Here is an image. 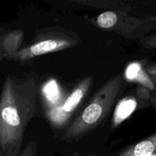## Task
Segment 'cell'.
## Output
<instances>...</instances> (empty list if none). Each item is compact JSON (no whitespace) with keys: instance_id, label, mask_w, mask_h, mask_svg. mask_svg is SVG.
<instances>
[{"instance_id":"8992f818","label":"cell","mask_w":156,"mask_h":156,"mask_svg":"<svg viewBox=\"0 0 156 156\" xmlns=\"http://www.w3.org/2000/svg\"><path fill=\"white\" fill-rule=\"evenodd\" d=\"M137 106L134 98H125L119 103L114 114V126H117L132 114Z\"/></svg>"},{"instance_id":"3957f363","label":"cell","mask_w":156,"mask_h":156,"mask_svg":"<svg viewBox=\"0 0 156 156\" xmlns=\"http://www.w3.org/2000/svg\"><path fill=\"white\" fill-rule=\"evenodd\" d=\"M91 78L83 79L64 101L59 103L54 108H50L47 117L54 126H62L70 118L75 110L86 95L91 85Z\"/></svg>"},{"instance_id":"30bf717a","label":"cell","mask_w":156,"mask_h":156,"mask_svg":"<svg viewBox=\"0 0 156 156\" xmlns=\"http://www.w3.org/2000/svg\"><path fill=\"white\" fill-rule=\"evenodd\" d=\"M118 21V17L113 12H105L101 14L97 18V23L101 27L111 28L114 27Z\"/></svg>"},{"instance_id":"ba28073f","label":"cell","mask_w":156,"mask_h":156,"mask_svg":"<svg viewBox=\"0 0 156 156\" xmlns=\"http://www.w3.org/2000/svg\"><path fill=\"white\" fill-rule=\"evenodd\" d=\"M43 93L46 100L50 105L51 108L59 104L60 99V91L58 84L55 80H50L46 84L43 88Z\"/></svg>"},{"instance_id":"5b68a950","label":"cell","mask_w":156,"mask_h":156,"mask_svg":"<svg viewBox=\"0 0 156 156\" xmlns=\"http://www.w3.org/2000/svg\"><path fill=\"white\" fill-rule=\"evenodd\" d=\"M23 37V32L21 30H5L2 28L0 41L2 47L4 56L12 59L18 51Z\"/></svg>"},{"instance_id":"52a82bcc","label":"cell","mask_w":156,"mask_h":156,"mask_svg":"<svg viewBox=\"0 0 156 156\" xmlns=\"http://www.w3.org/2000/svg\"><path fill=\"white\" fill-rule=\"evenodd\" d=\"M156 151V134L137 143L123 156H150Z\"/></svg>"},{"instance_id":"9c48e42d","label":"cell","mask_w":156,"mask_h":156,"mask_svg":"<svg viewBox=\"0 0 156 156\" xmlns=\"http://www.w3.org/2000/svg\"><path fill=\"white\" fill-rule=\"evenodd\" d=\"M126 76L129 80H138L146 86H149L151 88L152 87V82L149 80L146 75L144 74L140 65L137 62H133L127 67Z\"/></svg>"},{"instance_id":"6da1fadb","label":"cell","mask_w":156,"mask_h":156,"mask_svg":"<svg viewBox=\"0 0 156 156\" xmlns=\"http://www.w3.org/2000/svg\"><path fill=\"white\" fill-rule=\"evenodd\" d=\"M37 80L32 76L5 79L0 94V156H16L36 111Z\"/></svg>"},{"instance_id":"277c9868","label":"cell","mask_w":156,"mask_h":156,"mask_svg":"<svg viewBox=\"0 0 156 156\" xmlns=\"http://www.w3.org/2000/svg\"><path fill=\"white\" fill-rule=\"evenodd\" d=\"M74 42L73 39L63 35L49 37L36 44L19 50L12 59L18 61H26L34 56L68 48L73 46Z\"/></svg>"},{"instance_id":"8fae6325","label":"cell","mask_w":156,"mask_h":156,"mask_svg":"<svg viewBox=\"0 0 156 156\" xmlns=\"http://www.w3.org/2000/svg\"><path fill=\"white\" fill-rule=\"evenodd\" d=\"M1 33H2V28H0V36H1ZM4 53H3V50H2V44H1V41H0V62L2 61V59L4 58Z\"/></svg>"},{"instance_id":"7a4b0ae2","label":"cell","mask_w":156,"mask_h":156,"mask_svg":"<svg viewBox=\"0 0 156 156\" xmlns=\"http://www.w3.org/2000/svg\"><path fill=\"white\" fill-rule=\"evenodd\" d=\"M123 86V78L120 75L108 81L98 91L91 103L73 120L66 131V138L81 136L103 121L114 102L117 100Z\"/></svg>"}]
</instances>
